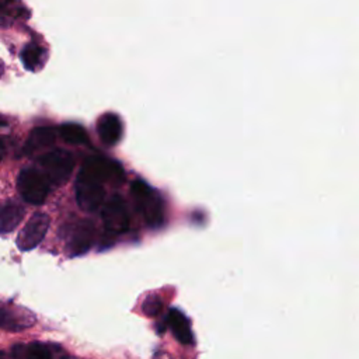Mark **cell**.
I'll return each instance as SVG.
<instances>
[{
	"label": "cell",
	"mask_w": 359,
	"mask_h": 359,
	"mask_svg": "<svg viewBox=\"0 0 359 359\" xmlns=\"http://www.w3.org/2000/svg\"><path fill=\"white\" fill-rule=\"evenodd\" d=\"M161 307H163V302H161V299H160L158 296H149V297L143 302V306H142L143 313L147 314V316H150V317L157 316V314L160 313Z\"/></svg>",
	"instance_id": "17"
},
{
	"label": "cell",
	"mask_w": 359,
	"mask_h": 359,
	"mask_svg": "<svg viewBox=\"0 0 359 359\" xmlns=\"http://www.w3.org/2000/svg\"><path fill=\"white\" fill-rule=\"evenodd\" d=\"M167 323L172 330L174 337L181 342L191 345L194 342V335L191 331V323L188 318L177 309H171L167 314Z\"/></svg>",
	"instance_id": "10"
},
{
	"label": "cell",
	"mask_w": 359,
	"mask_h": 359,
	"mask_svg": "<svg viewBox=\"0 0 359 359\" xmlns=\"http://www.w3.org/2000/svg\"><path fill=\"white\" fill-rule=\"evenodd\" d=\"M0 359H6V358H4V353H3V352H0Z\"/></svg>",
	"instance_id": "20"
},
{
	"label": "cell",
	"mask_w": 359,
	"mask_h": 359,
	"mask_svg": "<svg viewBox=\"0 0 359 359\" xmlns=\"http://www.w3.org/2000/svg\"><path fill=\"white\" fill-rule=\"evenodd\" d=\"M3 156H4V144H3V142H1V139H0V161H1Z\"/></svg>",
	"instance_id": "18"
},
{
	"label": "cell",
	"mask_w": 359,
	"mask_h": 359,
	"mask_svg": "<svg viewBox=\"0 0 359 359\" xmlns=\"http://www.w3.org/2000/svg\"><path fill=\"white\" fill-rule=\"evenodd\" d=\"M102 222L109 233L121 234L129 229V213L119 195L111 196L102 208Z\"/></svg>",
	"instance_id": "6"
},
{
	"label": "cell",
	"mask_w": 359,
	"mask_h": 359,
	"mask_svg": "<svg viewBox=\"0 0 359 359\" xmlns=\"http://www.w3.org/2000/svg\"><path fill=\"white\" fill-rule=\"evenodd\" d=\"M17 188L21 196L32 205H41L46 199L49 191L48 180L35 168H24L20 172Z\"/></svg>",
	"instance_id": "3"
},
{
	"label": "cell",
	"mask_w": 359,
	"mask_h": 359,
	"mask_svg": "<svg viewBox=\"0 0 359 359\" xmlns=\"http://www.w3.org/2000/svg\"><path fill=\"white\" fill-rule=\"evenodd\" d=\"M95 229L94 224L88 220L79 222L70 236L69 240V251L72 255H81L84 254L94 243Z\"/></svg>",
	"instance_id": "8"
},
{
	"label": "cell",
	"mask_w": 359,
	"mask_h": 359,
	"mask_svg": "<svg viewBox=\"0 0 359 359\" xmlns=\"http://www.w3.org/2000/svg\"><path fill=\"white\" fill-rule=\"evenodd\" d=\"M97 130H98L100 139L105 144L114 146L115 143H118V140L121 139V135H122L121 119L115 114H111V112L105 114L98 119Z\"/></svg>",
	"instance_id": "9"
},
{
	"label": "cell",
	"mask_w": 359,
	"mask_h": 359,
	"mask_svg": "<svg viewBox=\"0 0 359 359\" xmlns=\"http://www.w3.org/2000/svg\"><path fill=\"white\" fill-rule=\"evenodd\" d=\"M0 73H1V65H0Z\"/></svg>",
	"instance_id": "22"
},
{
	"label": "cell",
	"mask_w": 359,
	"mask_h": 359,
	"mask_svg": "<svg viewBox=\"0 0 359 359\" xmlns=\"http://www.w3.org/2000/svg\"><path fill=\"white\" fill-rule=\"evenodd\" d=\"M28 324L21 321V317H18L14 311L8 310L4 306H0V328L7 331H20Z\"/></svg>",
	"instance_id": "15"
},
{
	"label": "cell",
	"mask_w": 359,
	"mask_h": 359,
	"mask_svg": "<svg viewBox=\"0 0 359 359\" xmlns=\"http://www.w3.org/2000/svg\"><path fill=\"white\" fill-rule=\"evenodd\" d=\"M133 201L150 227H158L164 220V206L160 195L142 180H136L130 185Z\"/></svg>",
	"instance_id": "1"
},
{
	"label": "cell",
	"mask_w": 359,
	"mask_h": 359,
	"mask_svg": "<svg viewBox=\"0 0 359 359\" xmlns=\"http://www.w3.org/2000/svg\"><path fill=\"white\" fill-rule=\"evenodd\" d=\"M81 171L90 174L100 182L121 184L125 178L122 167L109 158L105 157H90L81 165Z\"/></svg>",
	"instance_id": "5"
},
{
	"label": "cell",
	"mask_w": 359,
	"mask_h": 359,
	"mask_svg": "<svg viewBox=\"0 0 359 359\" xmlns=\"http://www.w3.org/2000/svg\"><path fill=\"white\" fill-rule=\"evenodd\" d=\"M59 132H60L62 139L72 144H83V143H87V140H88L87 132L79 123H72V122L63 123L60 126Z\"/></svg>",
	"instance_id": "14"
},
{
	"label": "cell",
	"mask_w": 359,
	"mask_h": 359,
	"mask_svg": "<svg viewBox=\"0 0 359 359\" xmlns=\"http://www.w3.org/2000/svg\"><path fill=\"white\" fill-rule=\"evenodd\" d=\"M24 209L15 202H7L0 208V233L14 230L24 217Z\"/></svg>",
	"instance_id": "12"
},
{
	"label": "cell",
	"mask_w": 359,
	"mask_h": 359,
	"mask_svg": "<svg viewBox=\"0 0 359 359\" xmlns=\"http://www.w3.org/2000/svg\"><path fill=\"white\" fill-rule=\"evenodd\" d=\"M60 359H74V358H73V356H69V355H67V356H63V358H60Z\"/></svg>",
	"instance_id": "19"
},
{
	"label": "cell",
	"mask_w": 359,
	"mask_h": 359,
	"mask_svg": "<svg viewBox=\"0 0 359 359\" xmlns=\"http://www.w3.org/2000/svg\"><path fill=\"white\" fill-rule=\"evenodd\" d=\"M14 359H52L50 351L39 342H31L27 345H15L13 348Z\"/></svg>",
	"instance_id": "13"
},
{
	"label": "cell",
	"mask_w": 359,
	"mask_h": 359,
	"mask_svg": "<svg viewBox=\"0 0 359 359\" xmlns=\"http://www.w3.org/2000/svg\"><path fill=\"white\" fill-rule=\"evenodd\" d=\"M21 60L27 70H35L42 60V49L35 43H28L21 52Z\"/></svg>",
	"instance_id": "16"
},
{
	"label": "cell",
	"mask_w": 359,
	"mask_h": 359,
	"mask_svg": "<svg viewBox=\"0 0 359 359\" xmlns=\"http://www.w3.org/2000/svg\"><path fill=\"white\" fill-rule=\"evenodd\" d=\"M104 199L102 182L80 170L76 181V201L84 210H95Z\"/></svg>",
	"instance_id": "4"
},
{
	"label": "cell",
	"mask_w": 359,
	"mask_h": 359,
	"mask_svg": "<svg viewBox=\"0 0 359 359\" xmlns=\"http://www.w3.org/2000/svg\"><path fill=\"white\" fill-rule=\"evenodd\" d=\"M3 125H4V121H3V119H0V128H1Z\"/></svg>",
	"instance_id": "21"
},
{
	"label": "cell",
	"mask_w": 359,
	"mask_h": 359,
	"mask_svg": "<svg viewBox=\"0 0 359 359\" xmlns=\"http://www.w3.org/2000/svg\"><path fill=\"white\" fill-rule=\"evenodd\" d=\"M38 161L45 178L55 185H62L66 182L74 167L73 156L65 150L49 151L41 156Z\"/></svg>",
	"instance_id": "2"
},
{
	"label": "cell",
	"mask_w": 359,
	"mask_h": 359,
	"mask_svg": "<svg viewBox=\"0 0 359 359\" xmlns=\"http://www.w3.org/2000/svg\"><path fill=\"white\" fill-rule=\"evenodd\" d=\"M55 139H56V130L53 128H49V126H39V128H35L27 142H25V147H24V151L25 153H34L36 150H41V149H45L50 144L55 143Z\"/></svg>",
	"instance_id": "11"
},
{
	"label": "cell",
	"mask_w": 359,
	"mask_h": 359,
	"mask_svg": "<svg viewBox=\"0 0 359 359\" xmlns=\"http://www.w3.org/2000/svg\"><path fill=\"white\" fill-rule=\"evenodd\" d=\"M49 227V217L45 213H34L17 237L20 250L28 251L36 247L45 237Z\"/></svg>",
	"instance_id": "7"
}]
</instances>
